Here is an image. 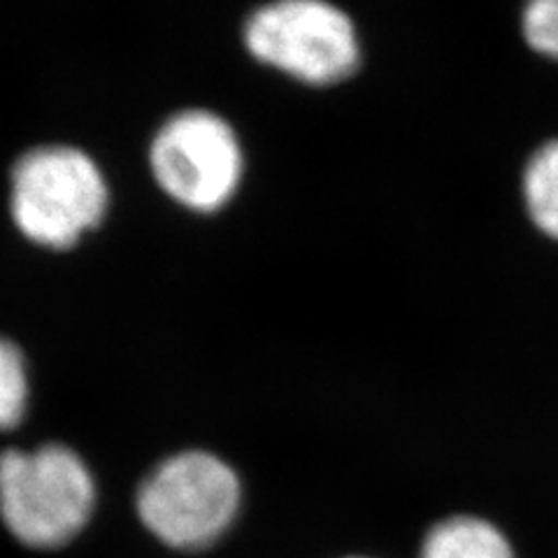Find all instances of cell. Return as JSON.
<instances>
[{
    "instance_id": "6da1fadb",
    "label": "cell",
    "mask_w": 558,
    "mask_h": 558,
    "mask_svg": "<svg viewBox=\"0 0 558 558\" xmlns=\"http://www.w3.org/2000/svg\"><path fill=\"white\" fill-rule=\"evenodd\" d=\"M238 470L207 449H184L156 463L135 492L143 526L174 551H205L231 533L242 512Z\"/></svg>"
},
{
    "instance_id": "7a4b0ae2",
    "label": "cell",
    "mask_w": 558,
    "mask_h": 558,
    "mask_svg": "<svg viewBox=\"0 0 558 558\" xmlns=\"http://www.w3.org/2000/svg\"><path fill=\"white\" fill-rule=\"evenodd\" d=\"M96 498V480L75 449L51 442L0 453V521L26 547L73 543L92 521Z\"/></svg>"
},
{
    "instance_id": "3957f363",
    "label": "cell",
    "mask_w": 558,
    "mask_h": 558,
    "mask_svg": "<svg viewBox=\"0 0 558 558\" xmlns=\"http://www.w3.org/2000/svg\"><path fill=\"white\" fill-rule=\"evenodd\" d=\"M247 54L279 75L305 86H336L356 75L361 35L330 0H270L242 26Z\"/></svg>"
},
{
    "instance_id": "277c9868",
    "label": "cell",
    "mask_w": 558,
    "mask_h": 558,
    "mask_svg": "<svg viewBox=\"0 0 558 558\" xmlns=\"http://www.w3.org/2000/svg\"><path fill=\"white\" fill-rule=\"evenodd\" d=\"M108 186L98 166L75 147H40L12 170V217L47 247H70L100 223Z\"/></svg>"
},
{
    "instance_id": "5b68a950",
    "label": "cell",
    "mask_w": 558,
    "mask_h": 558,
    "mask_svg": "<svg viewBox=\"0 0 558 558\" xmlns=\"http://www.w3.org/2000/svg\"><path fill=\"white\" fill-rule=\"evenodd\" d=\"M154 180L186 209L213 215L229 205L244 180V147L229 119L213 110H182L156 133Z\"/></svg>"
},
{
    "instance_id": "8992f818",
    "label": "cell",
    "mask_w": 558,
    "mask_h": 558,
    "mask_svg": "<svg viewBox=\"0 0 558 558\" xmlns=\"http://www.w3.org/2000/svg\"><path fill=\"white\" fill-rule=\"evenodd\" d=\"M416 558H519L512 539L492 519L451 514L426 531Z\"/></svg>"
},
{
    "instance_id": "52a82bcc",
    "label": "cell",
    "mask_w": 558,
    "mask_h": 558,
    "mask_svg": "<svg viewBox=\"0 0 558 558\" xmlns=\"http://www.w3.org/2000/svg\"><path fill=\"white\" fill-rule=\"evenodd\" d=\"M521 198L535 229L558 242V137L531 154L521 174Z\"/></svg>"
},
{
    "instance_id": "ba28073f",
    "label": "cell",
    "mask_w": 558,
    "mask_h": 558,
    "mask_svg": "<svg viewBox=\"0 0 558 558\" xmlns=\"http://www.w3.org/2000/svg\"><path fill=\"white\" fill-rule=\"evenodd\" d=\"M28 408V375L20 347L0 338V430L24 422Z\"/></svg>"
},
{
    "instance_id": "9c48e42d",
    "label": "cell",
    "mask_w": 558,
    "mask_h": 558,
    "mask_svg": "<svg viewBox=\"0 0 558 558\" xmlns=\"http://www.w3.org/2000/svg\"><path fill=\"white\" fill-rule=\"evenodd\" d=\"M521 35L537 57L558 61V0H526Z\"/></svg>"
},
{
    "instance_id": "30bf717a",
    "label": "cell",
    "mask_w": 558,
    "mask_h": 558,
    "mask_svg": "<svg viewBox=\"0 0 558 558\" xmlns=\"http://www.w3.org/2000/svg\"><path fill=\"white\" fill-rule=\"evenodd\" d=\"M344 558H373V556H344Z\"/></svg>"
}]
</instances>
